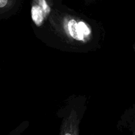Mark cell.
Returning <instances> with one entry per match:
<instances>
[{
    "mask_svg": "<svg viewBox=\"0 0 135 135\" xmlns=\"http://www.w3.org/2000/svg\"><path fill=\"white\" fill-rule=\"evenodd\" d=\"M63 26L68 36L76 41L86 42L91 37V28L83 21L66 16L63 19Z\"/></svg>",
    "mask_w": 135,
    "mask_h": 135,
    "instance_id": "obj_1",
    "label": "cell"
},
{
    "mask_svg": "<svg viewBox=\"0 0 135 135\" xmlns=\"http://www.w3.org/2000/svg\"><path fill=\"white\" fill-rule=\"evenodd\" d=\"M79 119L74 110H72L70 115L64 121L61 129V134L77 135L79 134Z\"/></svg>",
    "mask_w": 135,
    "mask_h": 135,
    "instance_id": "obj_2",
    "label": "cell"
},
{
    "mask_svg": "<svg viewBox=\"0 0 135 135\" xmlns=\"http://www.w3.org/2000/svg\"><path fill=\"white\" fill-rule=\"evenodd\" d=\"M20 0H0V12L12 9L20 4Z\"/></svg>",
    "mask_w": 135,
    "mask_h": 135,
    "instance_id": "obj_3",
    "label": "cell"
},
{
    "mask_svg": "<svg viewBox=\"0 0 135 135\" xmlns=\"http://www.w3.org/2000/svg\"><path fill=\"white\" fill-rule=\"evenodd\" d=\"M134 50H135V46H134Z\"/></svg>",
    "mask_w": 135,
    "mask_h": 135,
    "instance_id": "obj_4",
    "label": "cell"
}]
</instances>
